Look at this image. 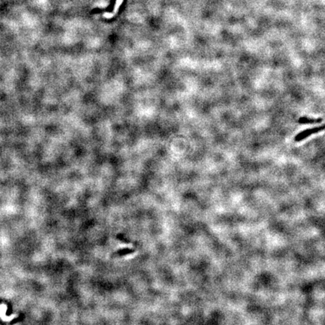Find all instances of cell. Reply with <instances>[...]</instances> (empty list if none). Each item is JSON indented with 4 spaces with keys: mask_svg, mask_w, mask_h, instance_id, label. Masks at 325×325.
<instances>
[{
    "mask_svg": "<svg viewBox=\"0 0 325 325\" xmlns=\"http://www.w3.org/2000/svg\"><path fill=\"white\" fill-rule=\"evenodd\" d=\"M324 129H325V125L318 126V127L312 128V129H306V130L300 133H298L297 135L295 136V141H297V142H300V141L303 140L304 139H306V138L308 137V136H311L312 134L317 133L320 132V131L324 130Z\"/></svg>",
    "mask_w": 325,
    "mask_h": 325,
    "instance_id": "cell-1",
    "label": "cell"
},
{
    "mask_svg": "<svg viewBox=\"0 0 325 325\" xmlns=\"http://www.w3.org/2000/svg\"><path fill=\"white\" fill-rule=\"evenodd\" d=\"M123 2H124V0H116V2H115V5H114V10H113L112 12H106L104 14H103V16H104L105 18H106V19H111L113 17H114V16L117 14L118 10H119V8L120 6L122 5Z\"/></svg>",
    "mask_w": 325,
    "mask_h": 325,
    "instance_id": "cell-2",
    "label": "cell"
},
{
    "mask_svg": "<svg viewBox=\"0 0 325 325\" xmlns=\"http://www.w3.org/2000/svg\"><path fill=\"white\" fill-rule=\"evenodd\" d=\"M322 119L318 118V119H313V118H308L306 117H302L299 119V123L300 124H316V123H321Z\"/></svg>",
    "mask_w": 325,
    "mask_h": 325,
    "instance_id": "cell-3",
    "label": "cell"
}]
</instances>
